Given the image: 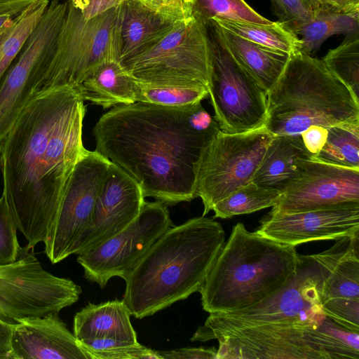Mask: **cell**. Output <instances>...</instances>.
I'll use <instances>...</instances> for the list:
<instances>
[{
	"label": "cell",
	"mask_w": 359,
	"mask_h": 359,
	"mask_svg": "<svg viewBox=\"0 0 359 359\" xmlns=\"http://www.w3.org/2000/svg\"><path fill=\"white\" fill-rule=\"evenodd\" d=\"M84 100L78 86L39 90L0 141L3 192L32 250L46 241L83 146Z\"/></svg>",
	"instance_id": "6da1fadb"
},
{
	"label": "cell",
	"mask_w": 359,
	"mask_h": 359,
	"mask_svg": "<svg viewBox=\"0 0 359 359\" xmlns=\"http://www.w3.org/2000/svg\"><path fill=\"white\" fill-rule=\"evenodd\" d=\"M219 130L201 102L182 107L135 102L102 114L93 134L95 151L130 175L144 198L174 205L196 198L195 165Z\"/></svg>",
	"instance_id": "7a4b0ae2"
},
{
	"label": "cell",
	"mask_w": 359,
	"mask_h": 359,
	"mask_svg": "<svg viewBox=\"0 0 359 359\" xmlns=\"http://www.w3.org/2000/svg\"><path fill=\"white\" fill-rule=\"evenodd\" d=\"M224 243V230L213 218L170 226L123 279L122 300L131 316H152L199 292Z\"/></svg>",
	"instance_id": "3957f363"
},
{
	"label": "cell",
	"mask_w": 359,
	"mask_h": 359,
	"mask_svg": "<svg viewBox=\"0 0 359 359\" xmlns=\"http://www.w3.org/2000/svg\"><path fill=\"white\" fill-rule=\"evenodd\" d=\"M296 246L233 226L200 290L203 309L229 313L254 306L282 289L295 275Z\"/></svg>",
	"instance_id": "277c9868"
},
{
	"label": "cell",
	"mask_w": 359,
	"mask_h": 359,
	"mask_svg": "<svg viewBox=\"0 0 359 359\" xmlns=\"http://www.w3.org/2000/svg\"><path fill=\"white\" fill-rule=\"evenodd\" d=\"M356 121L359 100L322 60L310 55H291L267 93L264 127L273 136H300L311 126L328 128Z\"/></svg>",
	"instance_id": "5b68a950"
},
{
	"label": "cell",
	"mask_w": 359,
	"mask_h": 359,
	"mask_svg": "<svg viewBox=\"0 0 359 359\" xmlns=\"http://www.w3.org/2000/svg\"><path fill=\"white\" fill-rule=\"evenodd\" d=\"M216 359H358V332L328 316L321 320L267 324L224 332Z\"/></svg>",
	"instance_id": "8992f818"
},
{
	"label": "cell",
	"mask_w": 359,
	"mask_h": 359,
	"mask_svg": "<svg viewBox=\"0 0 359 359\" xmlns=\"http://www.w3.org/2000/svg\"><path fill=\"white\" fill-rule=\"evenodd\" d=\"M68 1L67 10L39 90L79 86L102 63L120 62L122 0L95 16Z\"/></svg>",
	"instance_id": "52a82bcc"
},
{
	"label": "cell",
	"mask_w": 359,
	"mask_h": 359,
	"mask_svg": "<svg viewBox=\"0 0 359 359\" xmlns=\"http://www.w3.org/2000/svg\"><path fill=\"white\" fill-rule=\"evenodd\" d=\"M120 63L145 85L208 88L211 53L207 25L192 14L175 22L145 50Z\"/></svg>",
	"instance_id": "ba28073f"
},
{
	"label": "cell",
	"mask_w": 359,
	"mask_h": 359,
	"mask_svg": "<svg viewBox=\"0 0 359 359\" xmlns=\"http://www.w3.org/2000/svg\"><path fill=\"white\" fill-rule=\"evenodd\" d=\"M325 271L313 255H301L295 275L278 292L261 302L229 313H210L191 341H208L222 332L267 324L321 320Z\"/></svg>",
	"instance_id": "9c48e42d"
},
{
	"label": "cell",
	"mask_w": 359,
	"mask_h": 359,
	"mask_svg": "<svg viewBox=\"0 0 359 359\" xmlns=\"http://www.w3.org/2000/svg\"><path fill=\"white\" fill-rule=\"evenodd\" d=\"M273 135L264 127L241 133L219 130L195 165L194 193L203 216L233 192L251 182Z\"/></svg>",
	"instance_id": "30bf717a"
},
{
	"label": "cell",
	"mask_w": 359,
	"mask_h": 359,
	"mask_svg": "<svg viewBox=\"0 0 359 359\" xmlns=\"http://www.w3.org/2000/svg\"><path fill=\"white\" fill-rule=\"evenodd\" d=\"M81 293L73 280L46 271L27 245L16 261L0 264V318L8 322L59 313Z\"/></svg>",
	"instance_id": "8fae6325"
},
{
	"label": "cell",
	"mask_w": 359,
	"mask_h": 359,
	"mask_svg": "<svg viewBox=\"0 0 359 359\" xmlns=\"http://www.w3.org/2000/svg\"><path fill=\"white\" fill-rule=\"evenodd\" d=\"M208 34L211 69L208 91L220 130L241 133L264 126L267 91L230 57L209 29Z\"/></svg>",
	"instance_id": "7c38bea8"
},
{
	"label": "cell",
	"mask_w": 359,
	"mask_h": 359,
	"mask_svg": "<svg viewBox=\"0 0 359 359\" xmlns=\"http://www.w3.org/2000/svg\"><path fill=\"white\" fill-rule=\"evenodd\" d=\"M69 1L50 0L39 22L0 80V141L25 104L40 89Z\"/></svg>",
	"instance_id": "4fadbf2b"
},
{
	"label": "cell",
	"mask_w": 359,
	"mask_h": 359,
	"mask_svg": "<svg viewBox=\"0 0 359 359\" xmlns=\"http://www.w3.org/2000/svg\"><path fill=\"white\" fill-rule=\"evenodd\" d=\"M170 226L167 205L144 201L137 217L123 230L78 254L84 277L104 288L113 277L124 279L156 241Z\"/></svg>",
	"instance_id": "5bb4252c"
},
{
	"label": "cell",
	"mask_w": 359,
	"mask_h": 359,
	"mask_svg": "<svg viewBox=\"0 0 359 359\" xmlns=\"http://www.w3.org/2000/svg\"><path fill=\"white\" fill-rule=\"evenodd\" d=\"M110 163L108 158L95 150H88L76 163L44 242V252L52 264L72 255L75 243L90 224Z\"/></svg>",
	"instance_id": "9a60e30c"
},
{
	"label": "cell",
	"mask_w": 359,
	"mask_h": 359,
	"mask_svg": "<svg viewBox=\"0 0 359 359\" xmlns=\"http://www.w3.org/2000/svg\"><path fill=\"white\" fill-rule=\"evenodd\" d=\"M359 202V169L304 161L296 177L268 214H290L337 203Z\"/></svg>",
	"instance_id": "2e32d148"
},
{
	"label": "cell",
	"mask_w": 359,
	"mask_h": 359,
	"mask_svg": "<svg viewBox=\"0 0 359 359\" xmlns=\"http://www.w3.org/2000/svg\"><path fill=\"white\" fill-rule=\"evenodd\" d=\"M256 232L280 243L297 246L359 234V202L348 201L314 210L267 214Z\"/></svg>",
	"instance_id": "e0dca14e"
},
{
	"label": "cell",
	"mask_w": 359,
	"mask_h": 359,
	"mask_svg": "<svg viewBox=\"0 0 359 359\" xmlns=\"http://www.w3.org/2000/svg\"><path fill=\"white\" fill-rule=\"evenodd\" d=\"M144 198L139 184L111 162L91 222L75 243L72 255L93 248L123 230L139 214Z\"/></svg>",
	"instance_id": "ac0fdd59"
},
{
	"label": "cell",
	"mask_w": 359,
	"mask_h": 359,
	"mask_svg": "<svg viewBox=\"0 0 359 359\" xmlns=\"http://www.w3.org/2000/svg\"><path fill=\"white\" fill-rule=\"evenodd\" d=\"M11 359H90L58 313L28 316L13 323Z\"/></svg>",
	"instance_id": "d6986e66"
},
{
	"label": "cell",
	"mask_w": 359,
	"mask_h": 359,
	"mask_svg": "<svg viewBox=\"0 0 359 359\" xmlns=\"http://www.w3.org/2000/svg\"><path fill=\"white\" fill-rule=\"evenodd\" d=\"M206 25L230 57L268 93L283 72L290 55L259 45L215 23Z\"/></svg>",
	"instance_id": "ffe728a7"
},
{
	"label": "cell",
	"mask_w": 359,
	"mask_h": 359,
	"mask_svg": "<svg viewBox=\"0 0 359 359\" xmlns=\"http://www.w3.org/2000/svg\"><path fill=\"white\" fill-rule=\"evenodd\" d=\"M358 236L341 238L325 251L313 254L325 271L321 302L330 298L359 299Z\"/></svg>",
	"instance_id": "44dd1931"
},
{
	"label": "cell",
	"mask_w": 359,
	"mask_h": 359,
	"mask_svg": "<svg viewBox=\"0 0 359 359\" xmlns=\"http://www.w3.org/2000/svg\"><path fill=\"white\" fill-rule=\"evenodd\" d=\"M313 158L300 136H273L251 182L282 192L299 174L304 160Z\"/></svg>",
	"instance_id": "7402d4cb"
},
{
	"label": "cell",
	"mask_w": 359,
	"mask_h": 359,
	"mask_svg": "<svg viewBox=\"0 0 359 359\" xmlns=\"http://www.w3.org/2000/svg\"><path fill=\"white\" fill-rule=\"evenodd\" d=\"M130 316L123 300L88 304L74 316L73 333L77 340L114 338L138 344Z\"/></svg>",
	"instance_id": "603a6c76"
},
{
	"label": "cell",
	"mask_w": 359,
	"mask_h": 359,
	"mask_svg": "<svg viewBox=\"0 0 359 359\" xmlns=\"http://www.w3.org/2000/svg\"><path fill=\"white\" fill-rule=\"evenodd\" d=\"M120 62L143 52L165 35L170 22L137 0H122Z\"/></svg>",
	"instance_id": "cb8c5ba5"
},
{
	"label": "cell",
	"mask_w": 359,
	"mask_h": 359,
	"mask_svg": "<svg viewBox=\"0 0 359 359\" xmlns=\"http://www.w3.org/2000/svg\"><path fill=\"white\" fill-rule=\"evenodd\" d=\"M136 86L120 62L111 60L95 68L78 87L84 100L106 109L135 102Z\"/></svg>",
	"instance_id": "d4e9b609"
},
{
	"label": "cell",
	"mask_w": 359,
	"mask_h": 359,
	"mask_svg": "<svg viewBox=\"0 0 359 359\" xmlns=\"http://www.w3.org/2000/svg\"><path fill=\"white\" fill-rule=\"evenodd\" d=\"M287 27L299 38V52L311 55L333 35L359 31V12L318 11L311 19Z\"/></svg>",
	"instance_id": "484cf974"
},
{
	"label": "cell",
	"mask_w": 359,
	"mask_h": 359,
	"mask_svg": "<svg viewBox=\"0 0 359 359\" xmlns=\"http://www.w3.org/2000/svg\"><path fill=\"white\" fill-rule=\"evenodd\" d=\"M215 25L259 45L292 55L299 52L301 41L284 23L271 24L216 19ZM208 22V23H209ZM207 23V24H208Z\"/></svg>",
	"instance_id": "4316f807"
},
{
	"label": "cell",
	"mask_w": 359,
	"mask_h": 359,
	"mask_svg": "<svg viewBox=\"0 0 359 359\" xmlns=\"http://www.w3.org/2000/svg\"><path fill=\"white\" fill-rule=\"evenodd\" d=\"M50 0H39L26 8L0 32V80L39 22Z\"/></svg>",
	"instance_id": "83f0119b"
},
{
	"label": "cell",
	"mask_w": 359,
	"mask_h": 359,
	"mask_svg": "<svg viewBox=\"0 0 359 359\" xmlns=\"http://www.w3.org/2000/svg\"><path fill=\"white\" fill-rule=\"evenodd\" d=\"M314 158L338 166L359 169V121L328 128L326 142Z\"/></svg>",
	"instance_id": "f1b7e54d"
},
{
	"label": "cell",
	"mask_w": 359,
	"mask_h": 359,
	"mask_svg": "<svg viewBox=\"0 0 359 359\" xmlns=\"http://www.w3.org/2000/svg\"><path fill=\"white\" fill-rule=\"evenodd\" d=\"M282 194L280 190L250 182L217 203L212 209L214 218L227 219L272 208L278 203Z\"/></svg>",
	"instance_id": "f546056e"
},
{
	"label": "cell",
	"mask_w": 359,
	"mask_h": 359,
	"mask_svg": "<svg viewBox=\"0 0 359 359\" xmlns=\"http://www.w3.org/2000/svg\"><path fill=\"white\" fill-rule=\"evenodd\" d=\"M321 60L359 100V31L346 34L341 44Z\"/></svg>",
	"instance_id": "4dcf8cb0"
},
{
	"label": "cell",
	"mask_w": 359,
	"mask_h": 359,
	"mask_svg": "<svg viewBox=\"0 0 359 359\" xmlns=\"http://www.w3.org/2000/svg\"><path fill=\"white\" fill-rule=\"evenodd\" d=\"M193 14L206 24L216 19L271 24L244 0H195Z\"/></svg>",
	"instance_id": "1f68e13d"
},
{
	"label": "cell",
	"mask_w": 359,
	"mask_h": 359,
	"mask_svg": "<svg viewBox=\"0 0 359 359\" xmlns=\"http://www.w3.org/2000/svg\"><path fill=\"white\" fill-rule=\"evenodd\" d=\"M136 82V102L182 107L201 102L208 95L205 87L152 86Z\"/></svg>",
	"instance_id": "d6a6232c"
},
{
	"label": "cell",
	"mask_w": 359,
	"mask_h": 359,
	"mask_svg": "<svg viewBox=\"0 0 359 359\" xmlns=\"http://www.w3.org/2000/svg\"><path fill=\"white\" fill-rule=\"evenodd\" d=\"M17 226L8 209L4 197H0V264L16 261L24 248L19 244Z\"/></svg>",
	"instance_id": "836d02e7"
},
{
	"label": "cell",
	"mask_w": 359,
	"mask_h": 359,
	"mask_svg": "<svg viewBox=\"0 0 359 359\" xmlns=\"http://www.w3.org/2000/svg\"><path fill=\"white\" fill-rule=\"evenodd\" d=\"M324 313L339 325L359 332V299L330 298L321 302Z\"/></svg>",
	"instance_id": "e575fe53"
},
{
	"label": "cell",
	"mask_w": 359,
	"mask_h": 359,
	"mask_svg": "<svg viewBox=\"0 0 359 359\" xmlns=\"http://www.w3.org/2000/svg\"><path fill=\"white\" fill-rule=\"evenodd\" d=\"M164 20L175 23L190 18L195 0H137Z\"/></svg>",
	"instance_id": "d590c367"
},
{
	"label": "cell",
	"mask_w": 359,
	"mask_h": 359,
	"mask_svg": "<svg viewBox=\"0 0 359 359\" xmlns=\"http://www.w3.org/2000/svg\"><path fill=\"white\" fill-rule=\"evenodd\" d=\"M280 22L286 26L311 19L315 11L304 0H271Z\"/></svg>",
	"instance_id": "8d00e7d4"
},
{
	"label": "cell",
	"mask_w": 359,
	"mask_h": 359,
	"mask_svg": "<svg viewBox=\"0 0 359 359\" xmlns=\"http://www.w3.org/2000/svg\"><path fill=\"white\" fill-rule=\"evenodd\" d=\"M90 359H161L158 351L140 344L89 353Z\"/></svg>",
	"instance_id": "74e56055"
},
{
	"label": "cell",
	"mask_w": 359,
	"mask_h": 359,
	"mask_svg": "<svg viewBox=\"0 0 359 359\" xmlns=\"http://www.w3.org/2000/svg\"><path fill=\"white\" fill-rule=\"evenodd\" d=\"M161 359H216L214 348H181L172 351H158Z\"/></svg>",
	"instance_id": "f35d334b"
},
{
	"label": "cell",
	"mask_w": 359,
	"mask_h": 359,
	"mask_svg": "<svg viewBox=\"0 0 359 359\" xmlns=\"http://www.w3.org/2000/svg\"><path fill=\"white\" fill-rule=\"evenodd\" d=\"M327 129L323 126H311L300 135L305 147L313 158L326 142Z\"/></svg>",
	"instance_id": "ab89813d"
},
{
	"label": "cell",
	"mask_w": 359,
	"mask_h": 359,
	"mask_svg": "<svg viewBox=\"0 0 359 359\" xmlns=\"http://www.w3.org/2000/svg\"><path fill=\"white\" fill-rule=\"evenodd\" d=\"M39 0H0V16L16 17L32 4Z\"/></svg>",
	"instance_id": "60d3db41"
},
{
	"label": "cell",
	"mask_w": 359,
	"mask_h": 359,
	"mask_svg": "<svg viewBox=\"0 0 359 359\" xmlns=\"http://www.w3.org/2000/svg\"><path fill=\"white\" fill-rule=\"evenodd\" d=\"M13 323L0 318V350L10 352Z\"/></svg>",
	"instance_id": "b9f144b4"
},
{
	"label": "cell",
	"mask_w": 359,
	"mask_h": 359,
	"mask_svg": "<svg viewBox=\"0 0 359 359\" xmlns=\"http://www.w3.org/2000/svg\"><path fill=\"white\" fill-rule=\"evenodd\" d=\"M339 9L346 13H358L359 0H339Z\"/></svg>",
	"instance_id": "7bdbcfd3"
},
{
	"label": "cell",
	"mask_w": 359,
	"mask_h": 359,
	"mask_svg": "<svg viewBox=\"0 0 359 359\" xmlns=\"http://www.w3.org/2000/svg\"><path fill=\"white\" fill-rule=\"evenodd\" d=\"M329 10L341 11L339 9V0H324Z\"/></svg>",
	"instance_id": "ee69618b"
},
{
	"label": "cell",
	"mask_w": 359,
	"mask_h": 359,
	"mask_svg": "<svg viewBox=\"0 0 359 359\" xmlns=\"http://www.w3.org/2000/svg\"><path fill=\"white\" fill-rule=\"evenodd\" d=\"M74 4L80 6L81 8H83L85 6L88 4L89 0H70Z\"/></svg>",
	"instance_id": "f6af8a7d"
},
{
	"label": "cell",
	"mask_w": 359,
	"mask_h": 359,
	"mask_svg": "<svg viewBox=\"0 0 359 359\" xmlns=\"http://www.w3.org/2000/svg\"><path fill=\"white\" fill-rule=\"evenodd\" d=\"M0 359H11L10 352L0 350Z\"/></svg>",
	"instance_id": "bcb514c9"
},
{
	"label": "cell",
	"mask_w": 359,
	"mask_h": 359,
	"mask_svg": "<svg viewBox=\"0 0 359 359\" xmlns=\"http://www.w3.org/2000/svg\"><path fill=\"white\" fill-rule=\"evenodd\" d=\"M2 163H3L2 154H1V151L0 150V171H1Z\"/></svg>",
	"instance_id": "7dc6e473"
}]
</instances>
